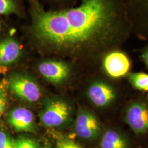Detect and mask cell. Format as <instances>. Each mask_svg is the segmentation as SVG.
<instances>
[{
	"mask_svg": "<svg viewBox=\"0 0 148 148\" xmlns=\"http://www.w3.org/2000/svg\"><path fill=\"white\" fill-rule=\"evenodd\" d=\"M13 143L14 148H38L37 143L29 138H19Z\"/></svg>",
	"mask_w": 148,
	"mask_h": 148,
	"instance_id": "cell-14",
	"label": "cell"
},
{
	"mask_svg": "<svg viewBox=\"0 0 148 148\" xmlns=\"http://www.w3.org/2000/svg\"><path fill=\"white\" fill-rule=\"evenodd\" d=\"M21 48L15 40L7 38L0 42V65L13 63L19 58Z\"/></svg>",
	"mask_w": 148,
	"mask_h": 148,
	"instance_id": "cell-11",
	"label": "cell"
},
{
	"mask_svg": "<svg viewBox=\"0 0 148 148\" xmlns=\"http://www.w3.org/2000/svg\"><path fill=\"white\" fill-rule=\"evenodd\" d=\"M101 130L100 123L95 115L87 110L79 112L75 123V130L79 137L88 140L95 139Z\"/></svg>",
	"mask_w": 148,
	"mask_h": 148,
	"instance_id": "cell-7",
	"label": "cell"
},
{
	"mask_svg": "<svg viewBox=\"0 0 148 148\" xmlns=\"http://www.w3.org/2000/svg\"><path fill=\"white\" fill-rule=\"evenodd\" d=\"M141 58L148 69V45L143 48L141 52Z\"/></svg>",
	"mask_w": 148,
	"mask_h": 148,
	"instance_id": "cell-19",
	"label": "cell"
},
{
	"mask_svg": "<svg viewBox=\"0 0 148 148\" xmlns=\"http://www.w3.org/2000/svg\"><path fill=\"white\" fill-rule=\"evenodd\" d=\"M0 29H1V26H0Z\"/></svg>",
	"mask_w": 148,
	"mask_h": 148,
	"instance_id": "cell-21",
	"label": "cell"
},
{
	"mask_svg": "<svg viewBox=\"0 0 148 148\" xmlns=\"http://www.w3.org/2000/svg\"><path fill=\"white\" fill-rule=\"evenodd\" d=\"M88 96L91 102L99 108H106L117 100L119 93L113 86L104 81H96L88 90Z\"/></svg>",
	"mask_w": 148,
	"mask_h": 148,
	"instance_id": "cell-5",
	"label": "cell"
},
{
	"mask_svg": "<svg viewBox=\"0 0 148 148\" xmlns=\"http://www.w3.org/2000/svg\"></svg>",
	"mask_w": 148,
	"mask_h": 148,
	"instance_id": "cell-20",
	"label": "cell"
},
{
	"mask_svg": "<svg viewBox=\"0 0 148 148\" xmlns=\"http://www.w3.org/2000/svg\"><path fill=\"white\" fill-rule=\"evenodd\" d=\"M34 115L24 108H18L11 111L8 121L17 131H31L33 129Z\"/></svg>",
	"mask_w": 148,
	"mask_h": 148,
	"instance_id": "cell-10",
	"label": "cell"
},
{
	"mask_svg": "<svg viewBox=\"0 0 148 148\" xmlns=\"http://www.w3.org/2000/svg\"><path fill=\"white\" fill-rule=\"evenodd\" d=\"M32 13L34 36L57 47L116 49L132 31L125 0H81L77 7L58 11H45L37 3Z\"/></svg>",
	"mask_w": 148,
	"mask_h": 148,
	"instance_id": "cell-1",
	"label": "cell"
},
{
	"mask_svg": "<svg viewBox=\"0 0 148 148\" xmlns=\"http://www.w3.org/2000/svg\"><path fill=\"white\" fill-rule=\"evenodd\" d=\"M70 114L68 106L62 101L50 103L43 111L41 120L48 127H58L66 121Z\"/></svg>",
	"mask_w": 148,
	"mask_h": 148,
	"instance_id": "cell-8",
	"label": "cell"
},
{
	"mask_svg": "<svg viewBox=\"0 0 148 148\" xmlns=\"http://www.w3.org/2000/svg\"><path fill=\"white\" fill-rule=\"evenodd\" d=\"M132 31L148 40V0H125Z\"/></svg>",
	"mask_w": 148,
	"mask_h": 148,
	"instance_id": "cell-3",
	"label": "cell"
},
{
	"mask_svg": "<svg viewBox=\"0 0 148 148\" xmlns=\"http://www.w3.org/2000/svg\"><path fill=\"white\" fill-rule=\"evenodd\" d=\"M56 148H83L79 144L68 140H61L57 144Z\"/></svg>",
	"mask_w": 148,
	"mask_h": 148,
	"instance_id": "cell-17",
	"label": "cell"
},
{
	"mask_svg": "<svg viewBox=\"0 0 148 148\" xmlns=\"http://www.w3.org/2000/svg\"><path fill=\"white\" fill-rule=\"evenodd\" d=\"M101 148H128L129 142L126 136L117 129L111 128L103 134Z\"/></svg>",
	"mask_w": 148,
	"mask_h": 148,
	"instance_id": "cell-12",
	"label": "cell"
},
{
	"mask_svg": "<svg viewBox=\"0 0 148 148\" xmlns=\"http://www.w3.org/2000/svg\"><path fill=\"white\" fill-rule=\"evenodd\" d=\"M38 70L43 77L56 83L65 79L69 73V68L66 64L57 61L41 63L38 66Z\"/></svg>",
	"mask_w": 148,
	"mask_h": 148,
	"instance_id": "cell-9",
	"label": "cell"
},
{
	"mask_svg": "<svg viewBox=\"0 0 148 148\" xmlns=\"http://www.w3.org/2000/svg\"><path fill=\"white\" fill-rule=\"evenodd\" d=\"M16 7L12 0H0V15L15 12Z\"/></svg>",
	"mask_w": 148,
	"mask_h": 148,
	"instance_id": "cell-15",
	"label": "cell"
},
{
	"mask_svg": "<svg viewBox=\"0 0 148 148\" xmlns=\"http://www.w3.org/2000/svg\"><path fill=\"white\" fill-rule=\"evenodd\" d=\"M6 103L7 100L5 94L2 90H0V116L5 111Z\"/></svg>",
	"mask_w": 148,
	"mask_h": 148,
	"instance_id": "cell-18",
	"label": "cell"
},
{
	"mask_svg": "<svg viewBox=\"0 0 148 148\" xmlns=\"http://www.w3.org/2000/svg\"><path fill=\"white\" fill-rule=\"evenodd\" d=\"M123 120L137 136L148 134V105L141 101L130 103L124 112Z\"/></svg>",
	"mask_w": 148,
	"mask_h": 148,
	"instance_id": "cell-2",
	"label": "cell"
},
{
	"mask_svg": "<svg viewBox=\"0 0 148 148\" xmlns=\"http://www.w3.org/2000/svg\"><path fill=\"white\" fill-rule=\"evenodd\" d=\"M103 67L111 79H120L130 73L131 62L126 53L116 49L106 54L103 60Z\"/></svg>",
	"mask_w": 148,
	"mask_h": 148,
	"instance_id": "cell-4",
	"label": "cell"
},
{
	"mask_svg": "<svg viewBox=\"0 0 148 148\" xmlns=\"http://www.w3.org/2000/svg\"><path fill=\"white\" fill-rule=\"evenodd\" d=\"M10 87L16 95L29 102L37 101L41 96L40 90L36 84L24 76H13L10 81Z\"/></svg>",
	"mask_w": 148,
	"mask_h": 148,
	"instance_id": "cell-6",
	"label": "cell"
},
{
	"mask_svg": "<svg viewBox=\"0 0 148 148\" xmlns=\"http://www.w3.org/2000/svg\"><path fill=\"white\" fill-rule=\"evenodd\" d=\"M127 79L130 84L136 90L148 92V74L145 73H130Z\"/></svg>",
	"mask_w": 148,
	"mask_h": 148,
	"instance_id": "cell-13",
	"label": "cell"
},
{
	"mask_svg": "<svg viewBox=\"0 0 148 148\" xmlns=\"http://www.w3.org/2000/svg\"><path fill=\"white\" fill-rule=\"evenodd\" d=\"M0 148H14L13 140L2 131H0Z\"/></svg>",
	"mask_w": 148,
	"mask_h": 148,
	"instance_id": "cell-16",
	"label": "cell"
}]
</instances>
